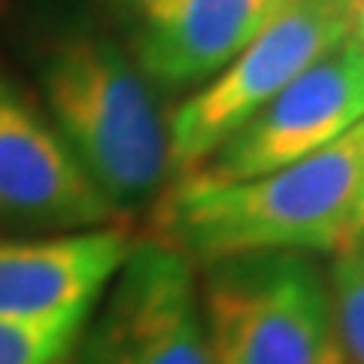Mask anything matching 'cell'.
<instances>
[{"label":"cell","instance_id":"1","mask_svg":"<svg viewBox=\"0 0 364 364\" xmlns=\"http://www.w3.org/2000/svg\"><path fill=\"white\" fill-rule=\"evenodd\" d=\"M364 122L328 149L270 173L210 182L176 176L158 195L155 228L195 267L255 252L334 258L355 243Z\"/></svg>","mask_w":364,"mask_h":364},{"label":"cell","instance_id":"2","mask_svg":"<svg viewBox=\"0 0 364 364\" xmlns=\"http://www.w3.org/2000/svg\"><path fill=\"white\" fill-rule=\"evenodd\" d=\"M40 107L116 210L158 198L170 182L167 116L119 37L67 25L37 55Z\"/></svg>","mask_w":364,"mask_h":364},{"label":"cell","instance_id":"3","mask_svg":"<svg viewBox=\"0 0 364 364\" xmlns=\"http://www.w3.org/2000/svg\"><path fill=\"white\" fill-rule=\"evenodd\" d=\"M198 277L213 364H349L316 255H237Z\"/></svg>","mask_w":364,"mask_h":364},{"label":"cell","instance_id":"4","mask_svg":"<svg viewBox=\"0 0 364 364\" xmlns=\"http://www.w3.org/2000/svg\"><path fill=\"white\" fill-rule=\"evenodd\" d=\"M355 31L346 0H291L210 82L188 91L167 116L170 179L198 170L306 67Z\"/></svg>","mask_w":364,"mask_h":364},{"label":"cell","instance_id":"5","mask_svg":"<svg viewBox=\"0 0 364 364\" xmlns=\"http://www.w3.org/2000/svg\"><path fill=\"white\" fill-rule=\"evenodd\" d=\"M64 364H213L200 277L161 237L131 240Z\"/></svg>","mask_w":364,"mask_h":364},{"label":"cell","instance_id":"6","mask_svg":"<svg viewBox=\"0 0 364 364\" xmlns=\"http://www.w3.org/2000/svg\"><path fill=\"white\" fill-rule=\"evenodd\" d=\"M364 122V40L346 37L255 112L191 176L237 182L328 149ZM188 176V173H186Z\"/></svg>","mask_w":364,"mask_h":364},{"label":"cell","instance_id":"7","mask_svg":"<svg viewBox=\"0 0 364 364\" xmlns=\"http://www.w3.org/2000/svg\"><path fill=\"white\" fill-rule=\"evenodd\" d=\"M0 219L76 234L116 225L119 210L70 155L43 107L0 64Z\"/></svg>","mask_w":364,"mask_h":364},{"label":"cell","instance_id":"8","mask_svg":"<svg viewBox=\"0 0 364 364\" xmlns=\"http://www.w3.org/2000/svg\"><path fill=\"white\" fill-rule=\"evenodd\" d=\"M140 73L152 88L188 91L231 64L291 0H109Z\"/></svg>","mask_w":364,"mask_h":364},{"label":"cell","instance_id":"9","mask_svg":"<svg viewBox=\"0 0 364 364\" xmlns=\"http://www.w3.org/2000/svg\"><path fill=\"white\" fill-rule=\"evenodd\" d=\"M128 246L131 237L119 225L40 240H0V325L88 316Z\"/></svg>","mask_w":364,"mask_h":364},{"label":"cell","instance_id":"10","mask_svg":"<svg viewBox=\"0 0 364 364\" xmlns=\"http://www.w3.org/2000/svg\"><path fill=\"white\" fill-rule=\"evenodd\" d=\"M325 270L340 343L349 364H364V240L349 243L331 258V264H325Z\"/></svg>","mask_w":364,"mask_h":364},{"label":"cell","instance_id":"11","mask_svg":"<svg viewBox=\"0 0 364 364\" xmlns=\"http://www.w3.org/2000/svg\"><path fill=\"white\" fill-rule=\"evenodd\" d=\"M88 316L46 325H0V364H64Z\"/></svg>","mask_w":364,"mask_h":364},{"label":"cell","instance_id":"12","mask_svg":"<svg viewBox=\"0 0 364 364\" xmlns=\"http://www.w3.org/2000/svg\"><path fill=\"white\" fill-rule=\"evenodd\" d=\"M349 9H352V18H355V31L358 37L364 40V0H346Z\"/></svg>","mask_w":364,"mask_h":364},{"label":"cell","instance_id":"13","mask_svg":"<svg viewBox=\"0 0 364 364\" xmlns=\"http://www.w3.org/2000/svg\"><path fill=\"white\" fill-rule=\"evenodd\" d=\"M355 240H364V186H361L358 207H355Z\"/></svg>","mask_w":364,"mask_h":364}]
</instances>
